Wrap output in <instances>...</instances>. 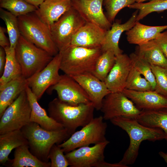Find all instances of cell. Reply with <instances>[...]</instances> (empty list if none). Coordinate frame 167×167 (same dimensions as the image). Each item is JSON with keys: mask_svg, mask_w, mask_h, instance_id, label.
I'll list each match as a JSON object with an SVG mask.
<instances>
[{"mask_svg": "<svg viewBox=\"0 0 167 167\" xmlns=\"http://www.w3.org/2000/svg\"><path fill=\"white\" fill-rule=\"evenodd\" d=\"M104 0H71L72 6L79 13L86 23L93 24L106 30L112 24L104 13Z\"/></svg>", "mask_w": 167, "mask_h": 167, "instance_id": "5bb4252c", "label": "cell"}, {"mask_svg": "<svg viewBox=\"0 0 167 167\" xmlns=\"http://www.w3.org/2000/svg\"><path fill=\"white\" fill-rule=\"evenodd\" d=\"M31 112L25 90L7 107L0 118V134L21 130L30 122Z\"/></svg>", "mask_w": 167, "mask_h": 167, "instance_id": "9c48e42d", "label": "cell"}, {"mask_svg": "<svg viewBox=\"0 0 167 167\" xmlns=\"http://www.w3.org/2000/svg\"><path fill=\"white\" fill-rule=\"evenodd\" d=\"M106 31L96 25L86 22L73 36L70 45L87 48L101 47Z\"/></svg>", "mask_w": 167, "mask_h": 167, "instance_id": "ac0fdd59", "label": "cell"}, {"mask_svg": "<svg viewBox=\"0 0 167 167\" xmlns=\"http://www.w3.org/2000/svg\"><path fill=\"white\" fill-rule=\"evenodd\" d=\"M27 85V79L22 75L0 88V118L7 107L25 90Z\"/></svg>", "mask_w": 167, "mask_h": 167, "instance_id": "7402d4cb", "label": "cell"}, {"mask_svg": "<svg viewBox=\"0 0 167 167\" xmlns=\"http://www.w3.org/2000/svg\"><path fill=\"white\" fill-rule=\"evenodd\" d=\"M167 29V25L150 26L136 21L134 26L126 31V38L129 43L139 45L154 40L160 33Z\"/></svg>", "mask_w": 167, "mask_h": 167, "instance_id": "603a6c76", "label": "cell"}, {"mask_svg": "<svg viewBox=\"0 0 167 167\" xmlns=\"http://www.w3.org/2000/svg\"><path fill=\"white\" fill-rule=\"evenodd\" d=\"M122 92L140 110L167 108V96L155 90L140 92L124 89Z\"/></svg>", "mask_w": 167, "mask_h": 167, "instance_id": "e0dca14e", "label": "cell"}, {"mask_svg": "<svg viewBox=\"0 0 167 167\" xmlns=\"http://www.w3.org/2000/svg\"><path fill=\"white\" fill-rule=\"evenodd\" d=\"M135 2V0H104L103 4L108 19L111 23L121 10Z\"/></svg>", "mask_w": 167, "mask_h": 167, "instance_id": "e575fe53", "label": "cell"}, {"mask_svg": "<svg viewBox=\"0 0 167 167\" xmlns=\"http://www.w3.org/2000/svg\"><path fill=\"white\" fill-rule=\"evenodd\" d=\"M135 53L151 65L167 68V59L154 40L138 45Z\"/></svg>", "mask_w": 167, "mask_h": 167, "instance_id": "484cf974", "label": "cell"}, {"mask_svg": "<svg viewBox=\"0 0 167 167\" xmlns=\"http://www.w3.org/2000/svg\"><path fill=\"white\" fill-rule=\"evenodd\" d=\"M138 13L137 10L132 14L126 22L120 24L118 22L112 24L111 28L106 31L103 42L101 46L102 52L110 50L113 51L116 56L122 54L123 51L119 46V41L122 33L132 28L137 21Z\"/></svg>", "mask_w": 167, "mask_h": 167, "instance_id": "d6986e66", "label": "cell"}, {"mask_svg": "<svg viewBox=\"0 0 167 167\" xmlns=\"http://www.w3.org/2000/svg\"><path fill=\"white\" fill-rule=\"evenodd\" d=\"M151 66L156 81L154 90L167 96V68L152 65Z\"/></svg>", "mask_w": 167, "mask_h": 167, "instance_id": "d590c367", "label": "cell"}, {"mask_svg": "<svg viewBox=\"0 0 167 167\" xmlns=\"http://www.w3.org/2000/svg\"><path fill=\"white\" fill-rule=\"evenodd\" d=\"M116 58L111 50L102 52L96 61L92 74L104 82L114 64Z\"/></svg>", "mask_w": 167, "mask_h": 167, "instance_id": "f1b7e54d", "label": "cell"}, {"mask_svg": "<svg viewBox=\"0 0 167 167\" xmlns=\"http://www.w3.org/2000/svg\"><path fill=\"white\" fill-rule=\"evenodd\" d=\"M0 17L5 22L9 36L10 47L15 49L21 36L17 17L7 11L0 9Z\"/></svg>", "mask_w": 167, "mask_h": 167, "instance_id": "f546056e", "label": "cell"}, {"mask_svg": "<svg viewBox=\"0 0 167 167\" xmlns=\"http://www.w3.org/2000/svg\"><path fill=\"white\" fill-rule=\"evenodd\" d=\"M86 22L73 7L48 26L52 39L59 51L70 45L73 36Z\"/></svg>", "mask_w": 167, "mask_h": 167, "instance_id": "ba28073f", "label": "cell"}, {"mask_svg": "<svg viewBox=\"0 0 167 167\" xmlns=\"http://www.w3.org/2000/svg\"><path fill=\"white\" fill-rule=\"evenodd\" d=\"M6 53L4 49L0 47V75L1 76L3 73L6 62Z\"/></svg>", "mask_w": 167, "mask_h": 167, "instance_id": "ab89813d", "label": "cell"}, {"mask_svg": "<svg viewBox=\"0 0 167 167\" xmlns=\"http://www.w3.org/2000/svg\"><path fill=\"white\" fill-rule=\"evenodd\" d=\"M129 57L133 66L150 82L153 90H154L156 81L151 69V64L135 53L131 54Z\"/></svg>", "mask_w": 167, "mask_h": 167, "instance_id": "836d02e7", "label": "cell"}, {"mask_svg": "<svg viewBox=\"0 0 167 167\" xmlns=\"http://www.w3.org/2000/svg\"><path fill=\"white\" fill-rule=\"evenodd\" d=\"M95 109L92 102L73 106L55 98L48 105L49 115L62 125L72 135L77 128L83 127L94 118Z\"/></svg>", "mask_w": 167, "mask_h": 167, "instance_id": "7a4b0ae2", "label": "cell"}, {"mask_svg": "<svg viewBox=\"0 0 167 167\" xmlns=\"http://www.w3.org/2000/svg\"><path fill=\"white\" fill-rule=\"evenodd\" d=\"M60 70L71 77L85 73L92 74L101 47L87 48L69 45L59 51Z\"/></svg>", "mask_w": 167, "mask_h": 167, "instance_id": "277c9868", "label": "cell"}, {"mask_svg": "<svg viewBox=\"0 0 167 167\" xmlns=\"http://www.w3.org/2000/svg\"><path fill=\"white\" fill-rule=\"evenodd\" d=\"M109 143L106 140L92 147L83 146L66 153L65 156L71 167H97L104 161L105 149Z\"/></svg>", "mask_w": 167, "mask_h": 167, "instance_id": "4fadbf2b", "label": "cell"}, {"mask_svg": "<svg viewBox=\"0 0 167 167\" xmlns=\"http://www.w3.org/2000/svg\"><path fill=\"white\" fill-rule=\"evenodd\" d=\"M72 77L86 92L95 109L100 110L103 99L111 92L104 82L91 73H85Z\"/></svg>", "mask_w": 167, "mask_h": 167, "instance_id": "2e32d148", "label": "cell"}, {"mask_svg": "<svg viewBox=\"0 0 167 167\" xmlns=\"http://www.w3.org/2000/svg\"><path fill=\"white\" fill-rule=\"evenodd\" d=\"M22 75L26 79L43 70L54 56L21 35L15 48Z\"/></svg>", "mask_w": 167, "mask_h": 167, "instance_id": "8992f818", "label": "cell"}, {"mask_svg": "<svg viewBox=\"0 0 167 167\" xmlns=\"http://www.w3.org/2000/svg\"><path fill=\"white\" fill-rule=\"evenodd\" d=\"M149 0H135V2H144L146 1H147Z\"/></svg>", "mask_w": 167, "mask_h": 167, "instance_id": "ee69618b", "label": "cell"}, {"mask_svg": "<svg viewBox=\"0 0 167 167\" xmlns=\"http://www.w3.org/2000/svg\"><path fill=\"white\" fill-rule=\"evenodd\" d=\"M154 40L167 59V30L160 33Z\"/></svg>", "mask_w": 167, "mask_h": 167, "instance_id": "74e56055", "label": "cell"}, {"mask_svg": "<svg viewBox=\"0 0 167 167\" xmlns=\"http://www.w3.org/2000/svg\"><path fill=\"white\" fill-rule=\"evenodd\" d=\"M11 167H50V162H44L39 159L30 151L28 144L20 146L15 149L14 158L7 165Z\"/></svg>", "mask_w": 167, "mask_h": 167, "instance_id": "4316f807", "label": "cell"}, {"mask_svg": "<svg viewBox=\"0 0 167 167\" xmlns=\"http://www.w3.org/2000/svg\"><path fill=\"white\" fill-rule=\"evenodd\" d=\"M97 167H125L119 162L115 163H110L105 161L100 163Z\"/></svg>", "mask_w": 167, "mask_h": 167, "instance_id": "60d3db41", "label": "cell"}, {"mask_svg": "<svg viewBox=\"0 0 167 167\" xmlns=\"http://www.w3.org/2000/svg\"><path fill=\"white\" fill-rule=\"evenodd\" d=\"M64 153L58 145L55 144L52 146L49 155V158L51 161V167H67L69 166Z\"/></svg>", "mask_w": 167, "mask_h": 167, "instance_id": "8d00e7d4", "label": "cell"}, {"mask_svg": "<svg viewBox=\"0 0 167 167\" xmlns=\"http://www.w3.org/2000/svg\"><path fill=\"white\" fill-rule=\"evenodd\" d=\"M6 29L0 27V45L4 48L10 46L9 40L8 39L5 34Z\"/></svg>", "mask_w": 167, "mask_h": 167, "instance_id": "f35d334b", "label": "cell"}, {"mask_svg": "<svg viewBox=\"0 0 167 167\" xmlns=\"http://www.w3.org/2000/svg\"><path fill=\"white\" fill-rule=\"evenodd\" d=\"M21 130L28 141L31 152L41 161L46 162H49V155L52 146L62 143L71 135L65 128L49 131L32 122Z\"/></svg>", "mask_w": 167, "mask_h": 167, "instance_id": "3957f363", "label": "cell"}, {"mask_svg": "<svg viewBox=\"0 0 167 167\" xmlns=\"http://www.w3.org/2000/svg\"><path fill=\"white\" fill-rule=\"evenodd\" d=\"M60 60L59 52L43 70L27 79L28 85L38 100L47 89L59 80Z\"/></svg>", "mask_w": 167, "mask_h": 167, "instance_id": "8fae6325", "label": "cell"}, {"mask_svg": "<svg viewBox=\"0 0 167 167\" xmlns=\"http://www.w3.org/2000/svg\"><path fill=\"white\" fill-rule=\"evenodd\" d=\"M110 120L113 124L124 130L130 138L129 146L119 162L125 167L135 162L142 141L148 140L154 142L165 139V133L162 129L145 126L139 123L135 118L118 117Z\"/></svg>", "mask_w": 167, "mask_h": 167, "instance_id": "6da1fadb", "label": "cell"}, {"mask_svg": "<svg viewBox=\"0 0 167 167\" xmlns=\"http://www.w3.org/2000/svg\"><path fill=\"white\" fill-rule=\"evenodd\" d=\"M0 6L18 17L35 12L37 7L24 0H0Z\"/></svg>", "mask_w": 167, "mask_h": 167, "instance_id": "1f68e13d", "label": "cell"}, {"mask_svg": "<svg viewBox=\"0 0 167 167\" xmlns=\"http://www.w3.org/2000/svg\"><path fill=\"white\" fill-rule=\"evenodd\" d=\"M27 2L37 7L42 3L44 0H24Z\"/></svg>", "mask_w": 167, "mask_h": 167, "instance_id": "b9f144b4", "label": "cell"}, {"mask_svg": "<svg viewBox=\"0 0 167 167\" xmlns=\"http://www.w3.org/2000/svg\"><path fill=\"white\" fill-rule=\"evenodd\" d=\"M104 120L102 116L94 118L80 130L75 131L58 145L66 153L82 147L105 141L107 124Z\"/></svg>", "mask_w": 167, "mask_h": 167, "instance_id": "52a82bcc", "label": "cell"}, {"mask_svg": "<svg viewBox=\"0 0 167 167\" xmlns=\"http://www.w3.org/2000/svg\"><path fill=\"white\" fill-rule=\"evenodd\" d=\"M4 49L6 59L4 71L0 78V88L22 75L21 69L16 56L15 49L11 48L10 46Z\"/></svg>", "mask_w": 167, "mask_h": 167, "instance_id": "83f0119b", "label": "cell"}, {"mask_svg": "<svg viewBox=\"0 0 167 167\" xmlns=\"http://www.w3.org/2000/svg\"><path fill=\"white\" fill-rule=\"evenodd\" d=\"M135 118L145 126L162 129L167 141V108L141 110Z\"/></svg>", "mask_w": 167, "mask_h": 167, "instance_id": "d4e9b609", "label": "cell"}, {"mask_svg": "<svg viewBox=\"0 0 167 167\" xmlns=\"http://www.w3.org/2000/svg\"><path fill=\"white\" fill-rule=\"evenodd\" d=\"M125 89L140 92L153 90L150 82L133 66L127 78Z\"/></svg>", "mask_w": 167, "mask_h": 167, "instance_id": "d6a6232c", "label": "cell"}, {"mask_svg": "<svg viewBox=\"0 0 167 167\" xmlns=\"http://www.w3.org/2000/svg\"><path fill=\"white\" fill-rule=\"evenodd\" d=\"M25 91L31 109L30 122L37 123L43 128L49 131L64 128L62 125L48 115L45 109L39 104L36 96L28 85Z\"/></svg>", "mask_w": 167, "mask_h": 167, "instance_id": "44dd1931", "label": "cell"}, {"mask_svg": "<svg viewBox=\"0 0 167 167\" xmlns=\"http://www.w3.org/2000/svg\"><path fill=\"white\" fill-rule=\"evenodd\" d=\"M139 11L137 21L142 19L150 13L167 10V0H151L146 3L135 2L128 7Z\"/></svg>", "mask_w": 167, "mask_h": 167, "instance_id": "4dcf8cb0", "label": "cell"}, {"mask_svg": "<svg viewBox=\"0 0 167 167\" xmlns=\"http://www.w3.org/2000/svg\"><path fill=\"white\" fill-rule=\"evenodd\" d=\"M17 18L21 35L25 39L53 56L59 53V50L52 39L48 27L35 12Z\"/></svg>", "mask_w": 167, "mask_h": 167, "instance_id": "5b68a950", "label": "cell"}, {"mask_svg": "<svg viewBox=\"0 0 167 167\" xmlns=\"http://www.w3.org/2000/svg\"><path fill=\"white\" fill-rule=\"evenodd\" d=\"M159 154L167 164V153H165L162 151H160L159 152Z\"/></svg>", "mask_w": 167, "mask_h": 167, "instance_id": "7bdbcfd3", "label": "cell"}, {"mask_svg": "<svg viewBox=\"0 0 167 167\" xmlns=\"http://www.w3.org/2000/svg\"><path fill=\"white\" fill-rule=\"evenodd\" d=\"M49 88L50 91L56 92L59 99L70 105L75 106L91 102L80 84L66 74L61 75L58 81Z\"/></svg>", "mask_w": 167, "mask_h": 167, "instance_id": "7c38bea8", "label": "cell"}, {"mask_svg": "<svg viewBox=\"0 0 167 167\" xmlns=\"http://www.w3.org/2000/svg\"><path fill=\"white\" fill-rule=\"evenodd\" d=\"M71 6V0H44L35 12L48 27L58 20Z\"/></svg>", "mask_w": 167, "mask_h": 167, "instance_id": "ffe728a7", "label": "cell"}, {"mask_svg": "<svg viewBox=\"0 0 167 167\" xmlns=\"http://www.w3.org/2000/svg\"><path fill=\"white\" fill-rule=\"evenodd\" d=\"M100 110L105 120L118 117L135 118L141 111L122 92H111L107 95Z\"/></svg>", "mask_w": 167, "mask_h": 167, "instance_id": "30bf717a", "label": "cell"}, {"mask_svg": "<svg viewBox=\"0 0 167 167\" xmlns=\"http://www.w3.org/2000/svg\"><path fill=\"white\" fill-rule=\"evenodd\" d=\"M114 64L104 82L111 92H122L133 65L129 56L122 54L116 56Z\"/></svg>", "mask_w": 167, "mask_h": 167, "instance_id": "9a60e30c", "label": "cell"}, {"mask_svg": "<svg viewBox=\"0 0 167 167\" xmlns=\"http://www.w3.org/2000/svg\"><path fill=\"white\" fill-rule=\"evenodd\" d=\"M26 144L28 142L21 130L0 134V164L6 165L10 160L8 156L12 151Z\"/></svg>", "mask_w": 167, "mask_h": 167, "instance_id": "cb8c5ba5", "label": "cell"}]
</instances>
